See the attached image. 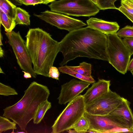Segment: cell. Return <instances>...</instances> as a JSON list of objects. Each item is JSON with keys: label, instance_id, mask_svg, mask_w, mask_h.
I'll return each instance as SVG.
<instances>
[{"label": "cell", "instance_id": "1", "mask_svg": "<svg viewBox=\"0 0 133 133\" xmlns=\"http://www.w3.org/2000/svg\"><path fill=\"white\" fill-rule=\"evenodd\" d=\"M59 43L63 56L61 66L79 57L108 61L106 35L90 26L69 32Z\"/></svg>", "mask_w": 133, "mask_h": 133}, {"label": "cell", "instance_id": "2", "mask_svg": "<svg viewBox=\"0 0 133 133\" xmlns=\"http://www.w3.org/2000/svg\"><path fill=\"white\" fill-rule=\"evenodd\" d=\"M26 47L37 75L49 77V72L59 51V43L39 28L30 29L25 36Z\"/></svg>", "mask_w": 133, "mask_h": 133}, {"label": "cell", "instance_id": "3", "mask_svg": "<svg viewBox=\"0 0 133 133\" xmlns=\"http://www.w3.org/2000/svg\"><path fill=\"white\" fill-rule=\"evenodd\" d=\"M50 95L46 86L33 82L19 101L3 109V116L11 119L22 130L25 131L28 124L33 119L38 106L47 100Z\"/></svg>", "mask_w": 133, "mask_h": 133}, {"label": "cell", "instance_id": "4", "mask_svg": "<svg viewBox=\"0 0 133 133\" xmlns=\"http://www.w3.org/2000/svg\"><path fill=\"white\" fill-rule=\"evenodd\" d=\"M83 95H79L69 102L52 126V133H59L71 129L85 112Z\"/></svg>", "mask_w": 133, "mask_h": 133}, {"label": "cell", "instance_id": "5", "mask_svg": "<svg viewBox=\"0 0 133 133\" xmlns=\"http://www.w3.org/2000/svg\"><path fill=\"white\" fill-rule=\"evenodd\" d=\"M106 35L108 62L117 70L124 75L127 72L131 56L130 52L117 33Z\"/></svg>", "mask_w": 133, "mask_h": 133}, {"label": "cell", "instance_id": "6", "mask_svg": "<svg viewBox=\"0 0 133 133\" xmlns=\"http://www.w3.org/2000/svg\"><path fill=\"white\" fill-rule=\"evenodd\" d=\"M48 6L52 11L76 16H94L100 10L90 0H55Z\"/></svg>", "mask_w": 133, "mask_h": 133}, {"label": "cell", "instance_id": "7", "mask_svg": "<svg viewBox=\"0 0 133 133\" xmlns=\"http://www.w3.org/2000/svg\"><path fill=\"white\" fill-rule=\"evenodd\" d=\"M5 34L20 68L23 71L30 73L34 78H36L37 74L32 67L25 42L22 38L19 31L16 32L12 31L10 32H6Z\"/></svg>", "mask_w": 133, "mask_h": 133}, {"label": "cell", "instance_id": "8", "mask_svg": "<svg viewBox=\"0 0 133 133\" xmlns=\"http://www.w3.org/2000/svg\"><path fill=\"white\" fill-rule=\"evenodd\" d=\"M122 98L110 90L108 92L86 105L85 112L94 115H107L119 104Z\"/></svg>", "mask_w": 133, "mask_h": 133}, {"label": "cell", "instance_id": "9", "mask_svg": "<svg viewBox=\"0 0 133 133\" xmlns=\"http://www.w3.org/2000/svg\"><path fill=\"white\" fill-rule=\"evenodd\" d=\"M35 16L47 23L61 29L69 32L81 28L87 24L82 21L74 18L60 13L46 10Z\"/></svg>", "mask_w": 133, "mask_h": 133}, {"label": "cell", "instance_id": "10", "mask_svg": "<svg viewBox=\"0 0 133 133\" xmlns=\"http://www.w3.org/2000/svg\"><path fill=\"white\" fill-rule=\"evenodd\" d=\"M91 83L82 80L73 79L61 85L57 98L58 103L65 104L75 98L87 88Z\"/></svg>", "mask_w": 133, "mask_h": 133}, {"label": "cell", "instance_id": "11", "mask_svg": "<svg viewBox=\"0 0 133 133\" xmlns=\"http://www.w3.org/2000/svg\"><path fill=\"white\" fill-rule=\"evenodd\" d=\"M83 115L89 121L90 128L88 130L92 133H107L116 128H124L108 115H94L85 112Z\"/></svg>", "mask_w": 133, "mask_h": 133}, {"label": "cell", "instance_id": "12", "mask_svg": "<svg viewBox=\"0 0 133 133\" xmlns=\"http://www.w3.org/2000/svg\"><path fill=\"white\" fill-rule=\"evenodd\" d=\"M130 103L122 97L119 104L108 115L124 128L130 130L133 125V114L130 107Z\"/></svg>", "mask_w": 133, "mask_h": 133}, {"label": "cell", "instance_id": "13", "mask_svg": "<svg viewBox=\"0 0 133 133\" xmlns=\"http://www.w3.org/2000/svg\"><path fill=\"white\" fill-rule=\"evenodd\" d=\"M110 81L103 79L93 83L83 95L85 105L108 92L110 90Z\"/></svg>", "mask_w": 133, "mask_h": 133}, {"label": "cell", "instance_id": "14", "mask_svg": "<svg viewBox=\"0 0 133 133\" xmlns=\"http://www.w3.org/2000/svg\"><path fill=\"white\" fill-rule=\"evenodd\" d=\"M86 22L88 26L106 35L117 33L119 28L116 22H109L95 18L91 17Z\"/></svg>", "mask_w": 133, "mask_h": 133}, {"label": "cell", "instance_id": "15", "mask_svg": "<svg viewBox=\"0 0 133 133\" xmlns=\"http://www.w3.org/2000/svg\"><path fill=\"white\" fill-rule=\"evenodd\" d=\"M51 107V103L48 99L41 103L38 106L33 118L34 124L39 123L43 118L46 111Z\"/></svg>", "mask_w": 133, "mask_h": 133}, {"label": "cell", "instance_id": "16", "mask_svg": "<svg viewBox=\"0 0 133 133\" xmlns=\"http://www.w3.org/2000/svg\"><path fill=\"white\" fill-rule=\"evenodd\" d=\"M30 16L28 12L25 10L19 7L16 8L15 20L16 25H30Z\"/></svg>", "mask_w": 133, "mask_h": 133}, {"label": "cell", "instance_id": "17", "mask_svg": "<svg viewBox=\"0 0 133 133\" xmlns=\"http://www.w3.org/2000/svg\"><path fill=\"white\" fill-rule=\"evenodd\" d=\"M0 22L4 27L6 32H10L15 28L16 24L14 19L9 17L0 10Z\"/></svg>", "mask_w": 133, "mask_h": 133}, {"label": "cell", "instance_id": "18", "mask_svg": "<svg viewBox=\"0 0 133 133\" xmlns=\"http://www.w3.org/2000/svg\"><path fill=\"white\" fill-rule=\"evenodd\" d=\"M58 69L59 71L63 74H68L90 83H93L95 81L92 76L89 77L83 76L77 72H75L69 68L68 66H61L59 67Z\"/></svg>", "mask_w": 133, "mask_h": 133}, {"label": "cell", "instance_id": "19", "mask_svg": "<svg viewBox=\"0 0 133 133\" xmlns=\"http://www.w3.org/2000/svg\"><path fill=\"white\" fill-rule=\"evenodd\" d=\"M17 7L9 0H0V10L14 19Z\"/></svg>", "mask_w": 133, "mask_h": 133}, {"label": "cell", "instance_id": "20", "mask_svg": "<svg viewBox=\"0 0 133 133\" xmlns=\"http://www.w3.org/2000/svg\"><path fill=\"white\" fill-rule=\"evenodd\" d=\"M68 67L73 71L83 76L89 77L92 76L91 65L90 63L83 62L80 63L78 66H68Z\"/></svg>", "mask_w": 133, "mask_h": 133}, {"label": "cell", "instance_id": "21", "mask_svg": "<svg viewBox=\"0 0 133 133\" xmlns=\"http://www.w3.org/2000/svg\"><path fill=\"white\" fill-rule=\"evenodd\" d=\"M89 128L90 124L88 119L83 115L70 129H74L77 133H85L89 130Z\"/></svg>", "mask_w": 133, "mask_h": 133}, {"label": "cell", "instance_id": "22", "mask_svg": "<svg viewBox=\"0 0 133 133\" xmlns=\"http://www.w3.org/2000/svg\"><path fill=\"white\" fill-rule=\"evenodd\" d=\"M16 124L13 121L11 122L6 117L0 116V133L9 130L16 129Z\"/></svg>", "mask_w": 133, "mask_h": 133}, {"label": "cell", "instance_id": "23", "mask_svg": "<svg viewBox=\"0 0 133 133\" xmlns=\"http://www.w3.org/2000/svg\"><path fill=\"white\" fill-rule=\"evenodd\" d=\"M118 10L123 14L133 15V0H121Z\"/></svg>", "mask_w": 133, "mask_h": 133}, {"label": "cell", "instance_id": "24", "mask_svg": "<svg viewBox=\"0 0 133 133\" xmlns=\"http://www.w3.org/2000/svg\"><path fill=\"white\" fill-rule=\"evenodd\" d=\"M117 0H97V5L100 10L108 9H118L114 4L115 2Z\"/></svg>", "mask_w": 133, "mask_h": 133}, {"label": "cell", "instance_id": "25", "mask_svg": "<svg viewBox=\"0 0 133 133\" xmlns=\"http://www.w3.org/2000/svg\"><path fill=\"white\" fill-rule=\"evenodd\" d=\"M117 34L120 38L133 37V26H125L119 30Z\"/></svg>", "mask_w": 133, "mask_h": 133}, {"label": "cell", "instance_id": "26", "mask_svg": "<svg viewBox=\"0 0 133 133\" xmlns=\"http://www.w3.org/2000/svg\"><path fill=\"white\" fill-rule=\"evenodd\" d=\"M16 90L11 87L0 83V95L8 96L18 95Z\"/></svg>", "mask_w": 133, "mask_h": 133}, {"label": "cell", "instance_id": "27", "mask_svg": "<svg viewBox=\"0 0 133 133\" xmlns=\"http://www.w3.org/2000/svg\"><path fill=\"white\" fill-rule=\"evenodd\" d=\"M122 40L128 49L131 56L133 54V37L124 38Z\"/></svg>", "mask_w": 133, "mask_h": 133}, {"label": "cell", "instance_id": "28", "mask_svg": "<svg viewBox=\"0 0 133 133\" xmlns=\"http://www.w3.org/2000/svg\"><path fill=\"white\" fill-rule=\"evenodd\" d=\"M58 69L56 67L52 66L50 69L49 72V77L59 80V73Z\"/></svg>", "mask_w": 133, "mask_h": 133}, {"label": "cell", "instance_id": "29", "mask_svg": "<svg viewBox=\"0 0 133 133\" xmlns=\"http://www.w3.org/2000/svg\"><path fill=\"white\" fill-rule=\"evenodd\" d=\"M22 4L26 5H35L43 3L42 0H19Z\"/></svg>", "mask_w": 133, "mask_h": 133}, {"label": "cell", "instance_id": "30", "mask_svg": "<svg viewBox=\"0 0 133 133\" xmlns=\"http://www.w3.org/2000/svg\"><path fill=\"white\" fill-rule=\"evenodd\" d=\"M132 69H133V58L129 61L128 67L127 71H130Z\"/></svg>", "mask_w": 133, "mask_h": 133}, {"label": "cell", "instance_id": "31", "mask_svg": "<svg viewBox=\"0 0 133 133\" xmlns=\"http://www.w3.org/2000/svg\"><path fill=\"white\" fill-rule=\"evenodd\" d=\"M22 71L24 73V77L25 78L27 79L31 77L32 76L30 73L23 70Z\"/></svg>", "mask_w": 133, "mask_h": 133}, {"label": "cell", "instance_id": "32", "mask_svg": "<svg viewBox=\"0 0 133 133\" xmlns=\"http://www.w3.org/2000/svg\"><path fill=\"white\" fill-rule=\"evenodd\" d=\"M124 14L133 23V15L127 14Z\"/></svg>", "mask_w": 133, "mask_h": 133}, {"label": "cell", "instance_id": "33", "mask_svg": "<svg viewBox=\"0 0 133 133\" xmlns=\"http://www.w3.org/2000/svg\"><path fill=\"white\" fill-rule=\"evenodd\" d=\"M43 2V4H46L50 2H52L55 1L56 0H42Z\"/></svg>", "mask_w": 133, "mask_h": 133}, {"label": "cell", "instance_id": "34", "mask_svg": "<svg viewBox=\"0 0 133 133\" xmlns=\"http://www.w3.org/2000/svg\"><path fill=\"white\" fill-rule=\"evenodd\" d=\"M4 55V51L2 49L1 46H0V57L1 58L3 57Z\"/></svg>", "mask_w": 133, "mask_h": 133}, {"label": "cell", "instance_id": "35", "mask_svg": "<svg viewBox=\"0 0 133 133\" xmlns=\"http://www.w3.org/2000/svg\"><path fill=\"white\" fill-rule=\"evenodd\" d=\"M12 1L15 3L16 4L19 5H21L22 4L20 2L19 0H10Z\"/></svg>", "mask_w": 133, "mask_h": 133}, {"label": "cell", "instance_id": "36", "mask_svg": "<svg viewBox=\"0 0 133 133\" xmlns=\"http://www.w3.org/2000/svg\"><path fill=\"white\" fill-rule=\"evenodd\" d=\"M2 34L1 33V32H0V45H3L2 42Z\"/></svg>", "mask_w": 133, "mask_h": 133}, {"label": "cell", "instance_id": "37", "mask_svg": "<svg viewBox=\"0 0 133 133\" xmlns=\"http://www.w3.org/2000/svg\"><path fill=\"white\" fill-rule=\"evenodd\" d=\"M92 2L97 5V0H90Z\"/></svg>", "mask_w": 133, "mask_h": 133}, {"label": "cell", "instance_id": "38", "mask_svg": "<svg viewBox=\"0 0 133 133\" xmlns=\"http://www.w3.org/2000/svg\"><path fill=\"white\" fill-rule=\"evenodd\" d=\"M0 73L4 74V72L2 71V70L1 69V68H0Z\"/></svg>", "mask_w": 133, "mask_h": 133}, {"label": "cell", "instance_id": "39", "mask_svg": "<svg viewBox=\"0 0 133 133\" xmlns=\"http://www.w3.org/2000/svg\"><path fill=\"white\" fill-rule=\"evenodd\" d=\"M130 129H131V132H133V125L132 127V128H131Z\"/></svg>", "mask_w": 133, "mask_h": 133}, {"label": "cell", "instance_id": "40", "mask_svg": "<svg viewBox=\"0 0 133 133\" xmlns=\"http://www.w3.org/2000/svg\"><path fill=\"white\" fill-rule=\"evenodd\" d=\"M131 72V74H132V75L133 76V69H132V70H131L130 71Z\"/></svg>", "mask_w": 133, "mask_h": 133}, {"label": "cell", "instance_id": "41", "mask_svg": "<svg viewBox=\"0 0 133 133\" xmlns=\"http://www.w3.org/2000/svg\"><path fill=\"white\" fill-rule=\"evenodd\" d=\"M16 133H26V132H16Z\"/></svg>", "mask_w": 133, "mask_h": 133}]
</instances>
